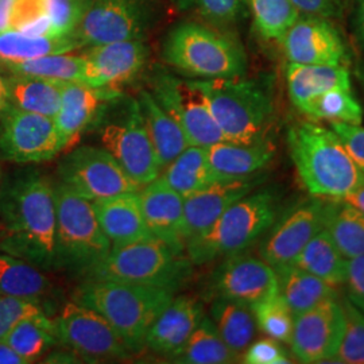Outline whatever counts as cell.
I'll return each instance as SVG.
<instances>
[{"instance_id":"6da1fadb","label":"cell","mask_w":364,"mask_h":364,"mask_svg":"<svg viewBox=\"0 0 364 364\" xmlns=\"http://www.w3.org/2000/svg\"><path fill=\"white\" fill-rule=\"evenodd\" d=\"M0 251L39 269L57 270L54 185L37 170L0 185Z\"/></svg>"},{"instance_id":"7a4b0ae2","label":"cell","mask_w":364,"mask_h":364,"mask_svg":"<svg viewBox=\"0 0 364 364\" xmlns=\"http://www.w3.org/2000/svg\"><path fill=\"white\" fill-rule=\"evenodd\" d=\"M287 146L309 195L343 198L364 185L363 173L332 129L312 122L299 123L287 132Z\"/></svg>"},{"instance_id":"3957f363","label":"cell","mask_w":364,"mask_h":364,"mask_svg":"<svg viewBox=\"0 0 364 364\" xmlns=\"http://www.w3.org/2000/svg\"><path fill=\"white\" fill-rule=\"evenodd\" d=\"M174 294L162 287L85 279L73 299L100 313L134 352L144 348L147 331Z\"/></svg>"},{"instance_id":"277c9868","label":"cell","mask_w":364,"mask_h":364,"mask_svg":"<svg viewBox=\"0 0 364 364\" xmlns=\"http://www.w3.org/2000/svg\"><path fill=\"white\" fill-rule=\"evenodd\" d=\"M279 215V197L262 189L242 197L227 209L205 234L186 245L193 264H204L243 252L272 228Z\"/></svg>"},{"instance_id":"5b68a950","label":"cell","mask_w":364,"mask_h":364,"mask_svg":"<svg viewBox=\"0 0 364 364\" xmlns=\"http://www.w3.org/2000/svg\"><path fill=\"white\" fill-rule=\"evenodd\" d=\"M193 263L154 236L112 247L85 279H108L144 287L180 290L192 274Z\"/></svg>"},{"instance_id":"8992f818","label":"cell","mask_w":364,"mask_h":364,"mask_svg":"<svg viewBox=\"0 0 364 364\" xmlns=\"http://www.w3.org/2000/svg\"><path fill=\"white\" fill-rule=\"evenodd\" d=\"M225 141L252 144L267 138L273 102L255 81L242 77L196 80Z\"/></svg>"},{"instance_id":"52a82bcc","label":"cell","mask_w":364,"mask_h":364,"mask_svg":"<svg viewBox=\"0 0 364 364\" xmlns=\"http://www.w3.org/2000/svg\"><path fill=\"white\" fill-rule=\"evenodd\" d=\"M57 270L88 275L111 252L112 245L96 218L92 201L63 182L54 185Z\"/></svg>"},{"instance_id":"ba28073f","label":"cell","mask_w":364,"mask_h":364,"mask_svg":"<svg viewBox=\"0 0 364 364\" xmlns=\"http://www.w3.org/2000/svg\"><path fill=\"white\" fill-rule=\"evenodd\" d=\"M164 57L170 65L198 80L242 77L247 69L245 50L235 39L195 22L170 31Z\"/></svg>"},{"instance_id":"9c48e42d","label":"cell","mask_w":364,"mask_h":364,"mask_svg":"<svg viewBox=\"0 0 364 364\" xmlns=\"http://www.w3.org/2000/svg\"><path fill=\"white\" fill-rule=\"evenodd\" d=\"M58 176L64 185L90 201L141 189L105 147L96 146H78L68 153L60 162Z\"/></svg>"},{"instance_id":"30bf717a","label":"cell","mask_w":364,"mask_h":364,"mask_svg":"<svg viewBox=\"0 0 364 364\" xmlns=\"http://www.w3.org/2000/svg\"><path fill=\"white\" fill-rule=\"evenodd\" d=\"M100 142L141 188L161 176L162 168L138 100L131 102L122 119L105 124L100 131Z\"/></svg>"},{"instance_id":"8fae6325","label":"cell","mask_w":364,"mask_h":364,"mask_svg":"<svg viewBox=\"0 0 364 364\" xmlns=\"http://www.w3.org/2000/svg\"><path fill=\"white\" fill-rule=\"evenodd\" d=\"M55 324L60 341L88 362L124 359L132 352L100 313L75 299L66 302Z\"/></svg>"},{"instance_id":"7c38bea8","label":"cell","mask_w":364,"mask_h":364,"mask_svg":"<svg viewBox=\"0 0 364 364\" xmlns=\"http://www.w3.org/2000/svg\"><path fill=\"white\" fill-rule=\"evenodd\" d=\"M64 151L53 117L10 107L0 117V156L14 164H41Z\"/></svg>"},{"instance_id":"4fadbf2b","label":"cell","mask_w":364,"mask_h":364,"mask_svg":"<svg viewBox=\"0 0 364 364\" xmlns=\"http://www.w3.org/2000/svg\"><path fill=\"white\" fill-rule=\"evenodd\" d=\"M151 93L161 107L180 123L191 146L208 149L225 141L196 80L162 75L154 80Z\"/></svg>"},{"instance_id":"5bb4252c","label":"cell","mask_w":364,"mask_h":364,"mask_svg":"<svg viewBox=\"0 0 364 364\" xmlns=\"http://www.w3.org/2000/svg\"><path fill=\"white\" fill-rule=\"evenodd\" d=\"M149 22L146 0H88L73 36L81 46L141 39Z\"/></svg>"},{"instance_id":"9a60e30c","label":"cell","mask_w":364,"mask_h":364,"mask_svg":"<svg viewBox=\"0 0 364 364\" xmlns=\"http://www.w3.org/2000/svg\"><path fill=\"white\" fill-rule=\"evenodd\" d=\"M326 201L313 196L277 219L260 245V258L273 269L293 264L305 246L324 230Z\"/></svg>"},{"instance_id":"2e32d148","label":"cell","mask_w":364,"mask_h":364,"mask_svg":"<svg viewBox=\"0 0 364 364\" xmlns=\"http://www.w3.org/2000/svg\"><path fill=\"white\" fill-rule=\"evenodd\" d=\"M344 311L338 299H326L294 317L290 350L301 363L333 362L343 338Z\"/></svg>"},{"instance_id":"e0dca14e","label":"cell","mask_w":364,"mask_h":364,"mask_svg":"<svg viewBox=\"0 0 364 364\" xmlns=\"http://www.w3.org/2000/svg\"><path fill=\"white\" fill-rule=\"evenodd\" d=\"M209 287L213 299L224 297L252 306L278 293V279L267 262L243 251L224 258L212 274Z\"/></svg>"},{"instance_id":"ac0fdd59","label":"cell","mask_w":364,"mask_h":364,"mask_svg":"<svg viewBox=\"0 0 364 364\" xmlns=\"http://www.w3.org/2000/svg\"><path fill=\"white\" fill-rule=\"evenodd\" d=\"M289 63L346 66V45L338 30L324 18H299L279 41Z\"/></svg>"},{"instance_id":"d6986e66","label":"cell","mask_w":364,"mask_h":364,"mask_svg":"<svg viewBox=\"0 0 364 364\" xmlns=\"http://www.w3.org/2000/svg\"><path fill=\"white\" fill-rule=\"evenodd\" d=\"M85 58L84 84L92 88L117 90L144 69L147 48L141 39L119 41L90 46Z\"/></svg>"},{"instance_id":"ffe728a7","label":"cell","mask_w":364,"mask_h":364,"mask_svg":"<svg viewBox=\"0 0 364 364\" xmlns=\"http://www.w3.org/2000/svg\"><path fill=\"white\" fill-rule=\"evenodd\" d=\"M258 183L254 177L220 180L183 198L185 243L205 234L221 215L237 200L251 193Z\"/></svg>"},{"instance_id":"44dd1931","label":"cell","mask_w":364,"mask_h":364,"mask_svg":"<svg viewBox=\"0 0 364 364\" xmlns=\"http://www.w3.org/2000/svg\"><path fill=\"white\" fill-rule=\"evenodd\" d=\"M204 317V308L198 299L174 296L147 331L144 347L173 359Z\"/></svg>"},{"instance_id":"7402d4cb","label":"cell","mask_w":364,"mask_h":364,"mask_svg":"<svg viewBox=\"0 0 364 364\" xmlns=\"http://www.w3.org/2000/svg\"><path fill=\"white\" fill-rule=\"evenodd\" d=\"M144 221L151 235L177 252L186 254L183 237V197L158 177L139 189Z\"/></svg>"},{"instance_id":"603a6c76","label":"cell","mask_w":364,"mask_h":364,"mask_svg":"<svg viewBox=\"0 0 364 364\" xmlns=\"http://www.w3.org/2000/svg\"><path fill=\"white\" fill-rule=\"evenodd\" d=\"M120 96L117 90L92 88L84 82H66L63 87L61 105L54 122L64 144V151L75 146L81 134L93 122L105 102Z\"/></svg>"},{"instance_id":"cb8c5ba5","label":"cell","mask_w":364,"mask_h":364,"mask_svg":"<svg viewBox=\"0 0 364 364\" xmlns=\"http://www.w3.org/2000/svg\"><path fill=\"white\" fill-rule=\"evenodd\" d=\"M92 205L112 247L153 236L144 221L139 191L96 200Z\"/></svg>"},{"instance_id":"d4e9b609","label":"cell","mask_w":364,"mask_h":364,"mask_svg":"<svg viewBox=\"0 0 364 364\" xmlns=\"http://www.w3.org/2000/svg\"><path fill=\"white\" fill-rule=\"evenodd\" d=\"M207 156L219 181L239 180L254 177V174L266 168L275 156V146L269 138L252 144L223 141L209 146Z\"/></svg>"},{"instance_id":"484cf974","label":"cell","mask_w":364,"mask_h":364,"mask_svg":"<svg viewBox=\"0 0 364 364\" xmlns=\"http://www.w3.org/2000/svg\"><path fill=\"white\" fill-rule=\"evenodd\" d=\"M138 102L159 165L164 170L191 144L180 123L161 107L151 92L141 91Z\"/></svg>"},{"instance_id":"4316f807","label":"cell","mask_w":364,"mask_h":364,"mask_svg":"<svg viewBox=\"0 0 364 364\" xmlns=\"http://www.w3.org/2000/svg\"><path fill=\"white\" fill-rule=\"evenodd\" d=\"M285 76L289 96L297 108L321 93L333 90H351V76L347 66L289 63Z\"/></svg>"},{"instance_id":"83f0119b","label":"cell","mask_w":364,"mask_h":364,"mask_svg":"<svg viewBox=\"0 0 364 364\" xmlns=\"http://www.w3.org/2000/svg\"><path fill=\"white\" fill-rule=\"evenodd\" d=\"M274 270L278 279V294L294 316L312 309L326 299H338V287L296 264H287Z\"/></svg>"},{"instance_id":"f1b7e54d","label":"cell","mask_w":364,"mask_h":364,"mask_svg":"<svg viewBox=\"0 0 364 364\" xmlns=\"http://www.w3.org/2000/svg\"><path fill=\"white\" fill-rule=\"evenodd\" d=\"M209 318L224 343L237 355L242 356L254 341L258 326L254 312L247 304L215 297L209 308Z\"/></svg>"},{"instance_id":"f546056e","label":"cell","mask_w":364,"mask_h":364,"mask_svg":"<svg viewBox=\"0 0 364 364\" xmlns=\"http://www.w3.org/2000/svg\"><path fill=\"white\" fill-rule=\"evenodd\" d=\"M80 46L75 36H28L7 30L0 33V65L7 68L49 54L75 52Z\"/></svg>"},{"instance_id":"4dcf8cb0","label":"cell","mask_w":364,"mask_h":364,"mask_svg":"<svg viewBox=\"0 0 364 364\" xmlns=\"http://www.w3.org/2000/svg\"><path fill=\"white\" fill-rule=\"evenodd\" d=\"M43 272L27 260L0 252V294L42 302L53 289Z\"/></svg>"},{"instance_id":"1f68e13d","label":"cell","mask_w":364,"mask_h":364,"mask_svg":"<svg viewBox=\"0 0 364 364\" xmlns=\"http://www.w3.org/2000/svg\"><path fill=\"white\" fill-rule=\"evenodd\" d=\"M183 198L219 181L209 165L207 149L189 146L159 176Z\"/></svg>"},{"instance_id":"d6a6232c","label":"cell","mask_w":364,"mask_h":364,"mask_svg":"<svg viewBox=\"0 0 364 364\" xmlns=\"http://www.w3.org/2000/svg\"><path fill=\"white\" fill-rule=\"evenodd\" d=\"M328 234L347 259L364 254V213L341 198H326Z\"/></svg>"},{"instance_id":"836d02e7","label":"cell","mask_w":364,"mask_h":364,"mask_svg":"<svg viewBox=\"0 0 364 364\" xmlns=\"http://www.w3.org/2000/svg\"><path fill=\"white\" fill-rule=\"evenodd\" d=\"M293 264L318 277L332 287H338L346 284L348 259L326 230L313 237Z\"/></svg>"},{"instance_id":"e575fe53","label":"cell","mask_w":364,"mask_h":364,"mask_svg":"<svg viewBox=\"0 0 364 364\" xmlns=\"http://www.w3.org/2000/svg\"><path fill=\"white\" fill-rule=\"evenodd\" d=\"M7 80L13 107L53 119L57 115L64 84L19 75H11Z\"/></svg>"},{"instance_id":"d590c367","label":"cell","mask_w":364,"mask_h":364,"mask_svg":"<svg viewBox=\"0 0 364 364\" xmlns=\"http://www.w3.org/2000/svg\"><path fill=\"white\" fill-rule=\"evenodd\" d=\"M4 341L27 363H33L58 344L60 338L55 320L48 313H39L19 321Z\"/></svg>"},{"instance_id":"8d00e7d4","label":"cell","mask_w":364,"mask_h":364,"mask_svg":"<svg viewBox=\"0 0 364 364\" xmlns=\"http://www.w3.org/2000/svg\"><path fill=\"white\" fill-rule=\"evenodd\" d=\"M239 358L240 355L224 343L210 318L205 316L173 359L176 363L183 364H228L237 362Z\"/></svg>"},{"instance_id":"74e56055","label":"cell","mask_w":364,"mask_h":364,"mask_svg":"<svg viewBox=\"0 0 364 364\" xmlns=\"http://www.w3.org/2000/svg\"><path fill=\"white\" fill-rule=\"evenodd\" d=\"M11 75L43 78L54 82H84L85 58L82 54L55 53L6 68Z\"/></svg>"},{"instance_id":"f35d334b","label":"cell","mask_w":364,"mask_h":364,"mask_svg":"<svg viewBox=\"0 0 364 364\" xmlns=\"http://www.w3.org/2000/svg\"><path fill=\"white\" fill-rule=\"evenodd\" d=\"M306 117L329 123L362 124L363 109L351 90H333L305 102L299 108Z\"/></svg>"},{"instance_id":"ab89813d","label":"cell","mask_w":364,"mask_h":364,"mask_svg":"<svg viewBox=\"0 0 364 364\" xmlns=\"http://www.w3.org/2000/svg\"><path fill=\"white\" fill-rule=\"evenodd\" d=\"M263 38L281 41L299 18L291 0H246Z\"/></svg>"},{"instance_id":"60d3db41","label":"cell","mask_w":364,"mask_h":364,"mask_svg":"<svg viewBox=\"0 0 364 364\" xmlns=\"http://www.w3.org/2000/svg\"><path fill=\"white\" fill-rule=\"evenodd\" d=\"M257 326L267 336L282 344H289L294 326V314L277 293L251 306Z\"/></svg>"},{"instance_id":"b9f144b4","label":"cell","mask_w":364,"mask_h":364,"mask_svg":"<svg viewBox=\"0 0 364 364\" xmlns=\"http://www.w3.org/2000/svg\"><path fill=\"white\" fill-rule=\"evenodd\" d=\"M344 331L333 362L364 364V312L348 299H341Z\"/></svg>"},{"instance_id":"7bdbcfd3","label":"cell","mask_w":364,"mask_h":364,"mask_svg":"<svg viewBox=\"0 0 364 364\" xmlns=\"http://www.w3.org/2000/svg\"><path fill=\"white\" fill-rule=\"evenodd\" d=\"M54 36H73L88 0H42Z\"/></svg>"},{"instance_id":"ee69618b","label":"cell","mask_w":364,"mask_h":364,"mask_svg":"<svg viewBox=\"0 0 364 364\" xmlns=\"http://www.w3.org/2000/svg\"><path fill=\"white\" fill-rule=\"evenodd\" d=\"M39 313H46L39 301L0 294V341L6 338L19 321Z\"/></svg>"},{"instance_id":"f6af8a7d","label":"cell","mask_w":364,"mask_h":364,"mask_svg":"<svg viewBox=\"0 0 364 364\" xmlns=\"http://www.w3.org/2000/svg\"><path fill=\"white\" fill-rule=\"evenodd\" d=\"M177 3L215 23H232L242 10V0H177Z\"/></svg>"},{"instance_id":"bcb514c9","label":"cell","mask_w":364,"mask_h":364,"mask_svg":"<svg viewBox=\"0 0 364 364\" xmlns=\"http://www.w3.org/2000/svg\"><path fill=\"white\" fill-rule=\"evenodd\" d=\"M243 362L247 364L290 363L282 343L274 338H262L252 341L243 352Z\"/></svg>"},{"instance_id":"7dc6e473","label":"cell","mask_w":364,"mask_h":364,"mask_svg":"<svg viewBox=\"0 0 364 364\" xmlns=\"http://www.w3.org/2000/svg\"><path fill=\"white\" fill-rule=\"evenodd\" d=\"M331 129L338 134L355 165L364 176V129L360 124L331 123Z\"/></svg>"},{"instance_id":"c3c4849f","label":"cell","mask_w":364,"mask_h":364,"mask_svg":"<svg viewBox=\"0 0 364 364\" xmlns=\"http://www.w3.org/2000/svg\"><path fill=\"white\" fill-rule=\"evenodd\" d=\"M347 299L364 312V254L348 259L347 266Z\"/></svg>"},{"instance_id":"681fc988","label":"cell","mask_w":364,"mask_h":364,"mask_svg":"<svg viewBox=\"0 0 364 364\" xmlns=\"http://www.w3.org/2000/svg\"><path fill=\"white\" fill-rule=\"evenodd\" d=\"M291 3L306 16L329 18L336 15L341 0H291Z\"/></svg>"},{"instance_id":"f907efd6","label":"cell","mask_w":364,"mask_h":364,"mask_svg":"<svg viewBox=\"0 0 364 364\" xmlns=\"http://www.w3.org/2000/svg\"><path fill=\"white\" fill-rule=\"evenodd\" d=\"M14 9L15 0H0V33L11 30Z\"/></svg>"},{"instance_id":"816d5d0a","label":"cell","mask_w":364,"mask_h":364,"mask_svg":"<svg viewBox=\"0 0 364 364\" xmlns=\"http://www.w3.org/2000/svg\"><path fill=\"white\" fill-rule=\"evenodd\" d=\"M0 364H27V362L14 351L4 340H1L0 341Z\"/></svg>"},{"instance_id":"f5cc1de1","label":"cell","mask_w":364,"mask_h":364,"mask_svg":"<svg viewBox=\"0 0 364 364\" xmlns=\"http://www.w3.org/2000/svg\"><path fill=\"white\" fill-rule=\"evenodd\" d=\"M11 107L10 103V91H9V80L0 72V117Z\"/></svg>"},{"instance_id":"db71d44e","label":"cell","mask_w":364,"mask_h":364,"mask_svg":"<svg viewBox=\"0 0 364 364\" xmlns=\"http://www.w3.org/2000/svg\"><path fill=\"white\" fill-rule=\"evenodd\" d=\"M341 200H344L346 203L351 204L355 208L362 210L364 213V185H362L358 189H355L351 193L344 196Z\"/></svg>"},{"instance_id":"11a10c76","label":"cell","mask_w":364,"mask_h":364,"mask_svg":"<svg viewBox=\"0 0 364 364\" xmlns=\"http://www.w3.org/2000/svg\"><path fill=\"white\" fill-rule=\"evenodd\" d=\"M355 25H356L358 36H359V38L363 42L364 45V0H359V3H358Z\"/></svg>"},{"instance_id":"9f6ffc18","label":"cell","mask_w":364,"mask_h":364,"mask_svg":"<svg viewBox=\"0 0 364 364\" xmlns=\"http://www.w3.org/2000/svg\"><path fill=\"white\" fill-rule=\"evenodd\" d=\"M0 185H1V169H0Z\"/></svg>"},{"instance_id":"6f0895ef","label":"cell","mask_w":364,"mask_h":364,"mask_svg":"<svg viewBox=\"0 0 364 364\" xmlns=\"http://www.w3.org/2000/svg\"><path fill=\"white\" fill-rule=\"evenodd\" d=\"M363 78H364V73H363Z\"/></svg>"}]
</instances>
